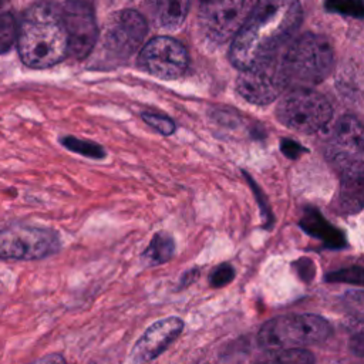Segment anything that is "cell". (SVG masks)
Wrapping results in <instances>:
<instances>
[{
	"label": "cell",
	"instance_id": "e0dca14e",
	"mask_svg": "<svg viewBox=\"0 0 364 364\" xmlns=\"http://www.w3.org/2000/svg\"><path fill=\"white\" fill-rule=\"evenodd\" d=\"M256 364H316L314 357L304 348L270 350Z\"/></svg>",
	"mask_w": 364,
	"mask_h": 364
},
{
	"label": "cell",
	"instance_id": "9a60e30c",
	"mask_svg": "<svg viewBox=\"0 0 364 364\" xmlns=\"http://www.w3.org/2000/svg\"><path fill=\"white\" fill-rule=\"evenodd\" d=\"M300 226L309 235L321 239L328 247L340 249L346 245V239L343 232L331 226L318 212L316 210H306L304 216L300 220Z\"/></svg>",
	"mask_w": 364,
	"mask_h": 364
},
{
	"label": "cell",
	"instance_id": "2e32d148",
	"mask_svg": "<svg viewBox=\"0 0 364 364\" xmlns=\"http://www.w3.org/2000/svg\"><path fill=\"white\" fill-rule=\"evenodd\" d=\"M175 253V240L168 232H156L146 249L142 252V260L149 266L166 263Z\"/></svg>",
	"mask_w": 364,
	"mask_h": 364
},
{
	"label": "cell",
	"instance_id": "ac0fdd59",
	"mask_svg": "<svg viewBox=\"0 0 364 364\" xmlns=\"http://www.w3.org/2000/svg\"><path fill=\"white\" fill-rule=\"evenodd\" d=\"M61 144L73 151V152H77L80 155H84L87 158H92V159H101L107 155L105 149L95 144V142H91V141H84V139H78L75 136H64L61 138Z\"/></svg>",
	"mask_w": 364,
	"mask_h": 364
},
{
	"label": "cell",
	"instance_id": "ba28073f",
	"mask_svg": "<svg viewBox=\"0 0 364 364\" xmlns=\"http://www.w3.org/2000/svg\"><path fill=\"white\" fill-rule=\"evenodd\" d=\"M252 7V0L203 1L199 11L200 28L210 41L225 43L236 36Z\"/></svg>",
	"mask_w": 364,
	"mask_h": 364
},
{
	"label": "cell",
	"instance_id": "4fadbf2b",
	"mask_svg": "<svg viewBox=\"0 0 364 364\" xmlns=\"http://www.w3.org/2000/svg\"><path fill=\"white\" fill-rule=\"evenodd\" d=\"M183 321L179 317H166L151 324L134 344L129 358L132 364H148L164 353L182 333Z\"/></svg>",
	"mask_w": 364,
	"mask_h": 364
},
{
	"label": "cell",
	"instance_id": "30bf717a",
	"mask_svg": "<svg viewBox=\"0 0 364 364\" xmlns=\"http://www.w3.org/2000/svg\"><path fill=\"white\" fill-rule=\"evenodd\" d=\"M138 63L154 77L173 80L186 71L189 55L181 41L172 37L158 36L141 48Z\"/></svg>",
	"mask_w": 364,
	"mask_h": 364
},
{
	"label": "cell",
	"instance_id": "3957f363",
	"mask_svg": "<svg viewBox=\"0 0 364 364\" xmlns=\"http://www.w3.org/2000/svg\"><path fill=\"white\" fill-rule=\"evenodd\" d=\"M334 51L320 34L306 33L297 37L282 54V67L287 85L310 88L324 81L333 70Z\"/></svg>",
	"mask_w": 364,
	"mask_h": 364
},
{
	"label": "cell",
	"instance_id": "d4e9b609",
	"mask_svg": "<svg viewBox=\"0 0 364 364\" xmlns=\"http://www.w3.org/2000/svg\"><path fill=\"white\" fill-rule=\"evenodd\" d=\"M282 151L290 156V158H296L301 151H304L303 146H300L299 144L290 141V139H283L282 141Z\"/></svg>",
	"mask_w": 364,
	"mask_h": 364
},
{
	"label": "cell",
	"instance_id": "6da1fadb",
	"mask_svg": "<svg viewBox=\"0 0 364 364\" xmlns=\"http://www.w3.org/2000/svg\"><path fill=\"white\" fill-rule=\"evenodd\" d=\"M303 20L299 0H256L233 37L229 58L240 71L276 57Z\"/></svg>",
	"mask_w": 364,
	"mask_h": 364
},
{
	"label": "cell",
	"instance_id": "d6986e66",
	"mask_svg": "<svg viewBox=\"0 0 364 364\" xmlns=\"http://www.w3.org/2000/svg\"><path fill=\"white\" fill-rule=\"evenodd\" d=\"M18 24L11 13H0V54L7 53L17 43Z\"/></svg>",
	"mask_w": 364,
	"mask_h": 364
},
{
	"label": "cell",
	"instance_id": "5bb4252c",
	"mask_svg": "<svg viewBox=\"0 0 364 364\" xmlns=\"http://www.w3.org/2000/svg\"><path fill=\"white\" fill-rule=\"evenodd\" d=\"M146 4L161 27L176 30L188 16L191 0H146Z\"/></svg>",
	"mask_w": 364,
	"mask_h": 364
},
{
	"label": "cell",
	"instance_id": "4316f807",
	"mask_svg": "<svg viewBox=\"0 0 364 364\" xmlns=\"http://www.w3.org/2000/svg\"><path fill=\"white\" fill-rule=\"evenodd\" d=\"M350 348L354 354L364 357V331L355 334L350 341Z\"/></svg>",
	"mask_w": 364,
	"mask_h": 364
},
{
	"label": "cell",
	"instance_id": "f546056e",
	"mask_svg": "<svg viewBox=\"0 0 364 364\" xmlns=\"http://www.w3.org/2000/svg\"><path fill=\"white\" fill-rule=\"evenodd\" d=\"M203 1H210V0H203Z\"/></svg>",
	"mask_w": 364,
	"mask_h": 364
},
{
	"label": "cell",
	"instance_id": "cb8c5ba5",
	"mask_svg": "<svg viewBox=\"0 0 364 364\" xmlns=\"http://www.w3.org/2000/svg\"><path fill=\"white\" fill-rule=\"evenodd\" d=\"M346 301L353 313L358 316H364V291L348 293Z\"/></svg>",
	"mask_w": 364,
	"mask_h": 364
},
{
	"label": "cell",
	"instance_id": "5b68a950",
	"mask_svg": "<svg viewBox=\"0 0 364 364\" xmlns=\"http://www.w3.org/2000/svg\"><path fill=\"white\" fill-rule=\"evenodd\" d=\"M330 324L314 314H289L266 321L257 334V341L267 350L304 348L318 344L330 334Z\"/></svg>",
	"mask_w": 364,
	"mask_h": 364
},
{
	"label": "cell",
	"instance_id": "52a82bcc",
	"mask_svg": "<svg viewBox=\"0 0 364 364\" xmlns=\"http://www.w3.org/2000/svg\"><path fill=\"white\" fill-rule=\"evenodd\" d=\"M61 247L57 232L43 226L13 223L0 228V259L40 260Z\"/></svg>",
	"mask_w": 364,
	"mask_h": 364
},
{
	"label": "cell",
	"instance_id": "484cf974",
	"mask_svg": "<svg viewBox=\"0 0 364 364\" xmlns=\"http://www.w3.org/2000/svg\"><path fill=\"white\" fill-rule=\"evenodd\" d=\"M28 364H67V361L61 354L54 353V354H47L41 358H37Z\"/></svg>",
	"mask_w": 364,
	"mask_h": 364
},
{
	"label": "cell",
	"instance_id": "44dd1931",
	"mask_svg": "<svg viewBox=\"0 0 364 364\" xmlns=\"http://www.w3.org/2000/svg\"><path fill=\"white\" fill-rule=\"evenodd\" d=\"M326 280L330 283H348L364 286V267L353 266L341 270L331 272L326 276Z\"/></svg>",
	"mask_w": 364,
	"mask_h": 364
},
{
	"label": "cell",
	"instance_id": "8992f818",
	"mask_svg": "<svg viewBox=\"0 0 364 364\" xmlns=\"http://www.w3.org/2000/svg\"><path fill=\"white\" fill-rule=\"evenodd\" d=\"M276 115L287 128L313 134L328 124L333 109L323 94L310 88H296L280 100Z\"/></svg>",
	"mask_w": 364,
	"mask_h": 364
},
{
	"label": "cell",
	"instance_id": "83f0119b",
	"mask_svg": "<svg viewBox=\"0 0 364 364\" xmlns=\"http://www.w3.org/2000/svg\"><path fill=\"white\" fill-rule=\"evenodd\" d=\"M196 276H198V270H189V272H186V273L182 276L179 284H182V286H189V284L196 279Z\"/></svg>",
	"mask_w": 364,
	"mask_h": 364
},
{
	"label": "cell",
	"instance_id": "603a6c76",
	"mask_svg": "<svg viewBox=\"0 0 364 364\" xmlns=\"http://www.w3.org/2000/svg\"><path fill=\"white\" fill-rule=\"evenodd\" d=\"M233 277H235V269L229 263H222L212 270L209 276V283L212 287H222L230 283Z\"/></svg>",
	"mask_w": 364,
	"mask_h": 364
},
{
	"label": "cell",
	"instance_id": "277c9868",
	"mask_svg": "<svg viewBox=\"0 0 364 364\" xmlns=\"http://www.w3.org/2000/svg\"><path fill=\"white\" fill-rule=\"evenodd\" d=\"M326 155L340 185L364 182V127L351 115L341 117L328 138Z\"/></svg>",
	"mask_w": 364,
	"mask_h": 364
},
{
	"label": "cell",
	"instance_id": "7a4b0ae2",
	"mask_svg": "<svg viewBox=\"0 0 364 364\" xmlns=\"http://www.w3.org/2000/svg\"><path fill=\"white\" fill-rule=\"evenodd\" d=\"M17 50L30 68H48L68 55V37L61 10L50 3L27 9L18 23Z\"/></svg>",
	"mask_w": 364,
	"mask_h": 364
},
{
	"label": "cell",
	"instance_id": "f1b7e54d",
	"mask_svg": "<svg viewBox=\"0 0 364 364\" xmlns=\"http://www.w3.org/2000/svg\"><path fill=\"white\" fill-rule=\"evenodd\" d=\"M4 1H6V0H0V13H1V7H3V4H4Z\"/></svg>",
	"mask_w": 364,
	"mask_h": 364
},
{
	"label": "cell",
	"instance_id": "7402d4cb",
	"mask_svg": "<svg viewBox=\"0 0 364 364\" xmlns=\"http://www.w3.org/2000/svg\"><path fill=\"white\" fill-rule=\"evenodd\" d=\"M142 119L151 127L154 128L156 132L162 134V135H171L173 134L176 125L175 122L169 118V117H165L162 114H156V112H142L141 114Z\"/></svg>",
	"mask_w": 364,
	"mask_h": 364
},
{
	"label": "cell",
	"instance_id": "7c38bea8",
	"mask_svg": "<svg viewBox=\"0 0 364 364\" xmlns=\"http://www.w3.org/2000/svg\"><path fill=\"white\" fill-rule=\"evenodd\" d=\"M63 21L68 37V54L84 60L98 40L94 9L84 0H68L61 9Z\"/></svg>",
	"mask_w": 364,
	"mask_h": 364
},
{
	"label": "cell",
	"instance_id": "ffe728a7",
	"mask_svg": "<svg viewBox=\"0 0 364 364\" xmlns=\"http://www.w3.org/2000/svg\"><path fill=\"white\" fill-rule=\"evenodd\" d=\"M326 9L333 13L364 18V1L363 0H327Z\"/></svg>",
	"mask_w": 364,
	"mask_h": 364
},
{
	"label": "cell",
	"instance_id": "8fae6325",
	"mask_svg": "<svg viewBox=\"0 0 364 364\" xmlns=\"http://www.w3.org/2000/svg\"><path fill=\"white\" fill-rule=\"evenodd\" d=\"M148 33V24L136 10L125 9L114 13L104 31V48L119 60H127L141 46Z\"/></svg>",
	"mask_w": 364,
	"mask_h": 364
},
{
	"label": "cell",
	"instance_id": "9c48e42d",
	"mask_svg": "<svg viewBox=\"0 0 364 364\" xmlns=\"http://www.w3.org/2000/svg\"><path fill=\"white\" fill-rule=\"evenodd\" d=\"M287 87L282 55L256 64L247 70L240 71L236 80V91L249 102L256 105H266L276 100Z\"/></svg>",
	"mask_w": 364,
	"mask_h": 364
}]
</instances>
